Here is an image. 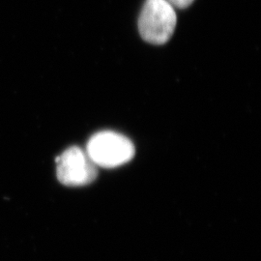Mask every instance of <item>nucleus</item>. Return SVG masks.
Listing matches in <instances>:
<instances>
[{
  "label": "nucleus",
  "instance_id": "1",
  "mask_svg": "<svg viewBox=\"0 0 261 261\" xmlns=\"http://www.w3.org/2000/svg\"><path fill=\"white\" fill-rule=\"evenodd\" d=\"M175 8L168 0H146L140 12L139 29L142 39L153 45H164L176 28Z\"/></svg>",
  "mask_w": 261,
  "mask_h": 261
},
{
  "label": "nucleus",
  "instance_id": "2",
  "mask_svg": "<svg viewBox=\"0 0 261 261\" xmlns=\"http://www.w3.org/2000/svg\"><path fill=\"white\" fill-rule=\"evenodd\" d=\"M86 153L96 166L116 168L132 160L135 155V146L121 134L103 130L95 134L89 140Z\"/></svg>",
  "mask_w": 261,
  "mask_h": 261
},
{
  "label": "nucleus",
  "instance_id": "3",
  "mask_svg": "<svg viewBox=\"0 0 261 261\" xmlns=\"http://www.w3.org/2000/svg\"><path fill=\"white\" fill-rule=\"evenodd\" d=\"M97 166L80 147L73 146L56 158V175L66 186H85L97 177Z\"/></svg>",
  "mask_w": 261,
  "mask_h": 261
},
{
  "label": "nucleus",
  "instance_id": "4",
  "mask_svg": "<svg viewBox=\"0 0 261 261\" xmlns=\"http://www.w3.org/2000/svg\"><path fill=\"white\" fill-rule=\"evenodd\" d=\"M168 2L175 8H179V9H184L189 7L194 0H168Z\"/></svg>",
  "mask_w": 261,
  "mask_h": 261
}]
</instances>
